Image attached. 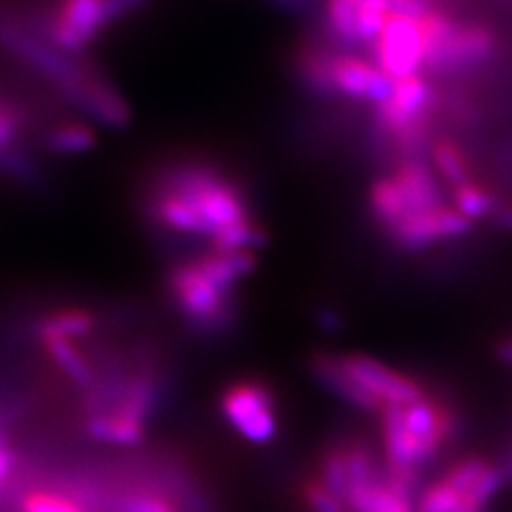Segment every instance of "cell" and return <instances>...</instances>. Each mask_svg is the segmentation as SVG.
<instances>
[{
  "mask_svg": "<svg viewBox=\"0 0 512 512\" xmlns=\"http://www.w3.org/2000/svg\"><path fill=\"white\" fill-rule=\"evenodd\" d=\"M301 498L310 512H348L346 504L331 493L318 478H308L301 487Z\"/></svg>",
  "mask_w": 512,
  "mask_h": 512,
  "instance_id": "obj_19",
  "label": "cell"
},
{
  "mask_svg": "<svg viewBox=\"0 0 512 512\" xmlns=\"http://www.w3.org/2000/svg\"><path fill=\"white\" fill-rule=\"evenodd\" d=\"M427 18V15H425ZM425 18L391 15L378 35L367 58L387 75L391 82L425 73L427 30Z\"/></svg>",
  "mask_w": 512,
  "mask_h": 512,
  "instance_id": "obj_3",
  "label": "cell"
},
{
  "mask_svg": "<svg viewBox=\"0 0 512 512\" xmlns=\"http://www.w3.org/2000/svg\"><path fill=\"white\" fill-rule=\"evenodd\" d=\"M96 327V318L82 308H67L58 310L43 316L37 323V335L39 340L50 338H82V335H90Z\"/></svg>",
  "mask_w": 512,
  "mask_h": 512,
  "instance_id": "obj_13",
  "label": "cell"
},
{
  "mask_svg": "<svg viewBox=\"0 0 512 512\" xmlns=\"http://www.w3.org/2000/svg\"><path fill=\"white\" fill-rule=\"evenodd\" d=\"M116 508L118 512H178L167 495H158L150 489H137L120 495Z\"/></svg>",
  "mask_w": 512,
  "mask_h": 512,
  "instance_id": "obj_17",
  "label": "cell"
},
{
  "mask_svg": "<svg viewBox=\"0 0 512 512\" xmlns=\"http://www.w3.org/2000/svg\"><path fill=\"white\" fill-rule=\"evenodd\" d=\"M84 427L92 440L103 444L133 446L146 438V423L116 412H88Z\"/></svg>",
  "mask_w": 512,
  "mask_h": 512,
  "instance_id": "obj_9",
  "label": "cell"
},
{
  "mask_svg": "<svg viewBox=\"0 0 512 512\" xmlns=\"http://www.w3.org/2000/svg\"><path fill=\"white\" fill-rule=\"evenodd\" d=\"M22 512H86L84 506L64 491L35 489L22 498Z\"/></svg>",
  "mask_w": 512,
  "mask_h": 512,
  "instance_id": "obj_16",
  "label": "cell"
},
{
  "mask_svg": "<svg viewBox=\"0 0 512 512\" xmlns=\"http://www.w3.org/2000/svg\"><path fill=\"white\" fill-rule=\"evenodd\" d=\"M220 410L239 436L252 444L274 440L278 429L276 399L261 380H239L224 389Z\"/></svg>",
  "mask_w": 512,
  "mask_h": 512,
  "instance_id": "obj_4",
  "label": "cell"
},
{
  "mask_svg": "<svg viewBox=\"0 0 512 512\" xmlns=\"http://www.w3.org/2000/svg\"><path fill=\"white\" fill-rule=\"evenodd\" d=\"M384 461L416 468L436 459L459 434V416L444 399L423 393L404 406H382Z\"/></svg>",
  "mask_w": 512,
  "mask_h": 512,
  "instance_id": "obj_1",
  "label": "cell"
},
{
  "mask_svg": "<svg viewBox=\"0 0 512 512\" xmlns=\"http://www.w3.org/2000/svg\"><path fill=\"white\" fill-rule=\"evenodd\" d=\"M344 372L355 380L363 391L376 397L382 406H404L414 402L423 395L421 384L414 378L393 370V367L380 363L378 359H372L367 355H338Z\"/></svg>",
  "mask_w": 512,
  "mask_h": 512,
  "instance_id": "obj_7",
  "label": "cell"
},
{
  "mask_svg": "<svg viewBox=\"0 0 512 512\" xmlns=\"http://www.w3.org/2000/svg\"><path fill=\"white\" fill-rule=\"evenodd\" d=\"M463 493L457 491L446 478H438L431 483L421 498L414 504V512H461Z\"/></svg>",
  "mask_w": 512,
  "mask_h": 512,
  "instance_id": "obj_15",
  "label": "cell"
},
{
  "mask_svg": "<svg viewBox=\"0 0 512 512\" xmlns=\"http://www.w3.org/2000/svg\"><path fill=\"white\" fill-rule=\"evenodd\" d=\"M489 463L491 461H487L483 457L472 455V457H466V459L453 463V466L446 470V474L442 478H446L457 491L466 495L478 483V478L483 476V472L489 468Z\"/></svg>",
  "mask_w": 512,
  "mask_h": 512,
  "instance_id": "obj_18",
  "label": "cell"
},
{
  "mask_svg": "<svg viewBox=\"0 0 512 512\" xmlns=\"http://www.w3.org/2000/svg\"><path fill=\"white\" fill-rule=\"evenodd\" d=\"M41 344L47 355H50V359L56 363L58 370L67 376L77 389L90 393L96 384H99L92 363L73 340L50 338V340H41Z\"/></svg>",
  "mask_w": 512,
  "mask_h": 512,
  "instance_id": "obj_10",
  "label": "cell"
},
{
  "mask_svg": "<svg viewBox=\"0 0 512 512\" xmlns=\"http://www.w3.org/2000/svg\"><path fill=\"white\" fill-rule=\"evenodd\" d=\"M314 376L325 384V387L333 393H338L344 402L355 406L363 412H380L382 404L376 397H372L367 391H363L359 384L352 380L338 359V355H329V352H318L310 361Z\"/></svg>",
  "mask_w": 512,
  "mask_h": 512,
  "instance_id": "obj_8",
  "label": "cell"
},
{
  "mask_svg": "<svg viewBox=\"0 0 512 512\" xmlns=\"http://www.w3.org/2000/svg\"><path fill=\"white\" fill-rule=\"evenodd\" d=\"M173 306L190 325L203 329H222L233 320L235 291L220 286L203 271L197 259L173 265L167 276Z\"/></svg>",
  "mask_w": 512,
  "mask_h": 512,
  "instance_id": "obj_2",
  "label": "cell"
},
{
  "mask_svg": "<svg viewBox=\"0 0 512 512\" xmlns=\"http://www.w3.org/2000/svg\"><path fill=\"white\" fill-rule=\"evenodd\" d=\"M491 222L498 224V227H502V229L512 231V195H510V197H504V199L500 201L498 210H495Z\"/></svg>",
  "mask_w": 512,
  "mask_h": 512,
  "instance_id": "obj_20",
  "label": "cell"
},
{
  "mask_svg": "<svg viewBox=\"0 0 512 512\" xmlns=\"http://www.w3.org/2000/svg\"><path fill=\"white\" fill-rule=\"evenodd\" d=\"M0 173L26 188H41L45 184L43 167L39 165L37 156L22 141L13 143L11 148L0 154Z\"/></svg>",
  "mask_w": 512,
  "mask_h": 512,
  "instance_id": "obj_14",
  "label": "cell"
},
{
  "mask_svg": "<svg viewBox=\"0 0 512 512\" xmlns=\"http://www.w3.org/2000/svg\"><path fill=\"white\" fill-rule=\"evenodd\" d=\"M43 146L54 154H82L96 143V133L88 122L58 120L43 137Z\"/></svg>",
  "mask_w": 512,
  "mask_h": 512,
  "instance_id": "obj_12",
  "label": "cell"
},
{
  "mask_svg": "<svg viewBox=\"0 0 512 512\" xmlns=\"http://www.w3.org/2000/svg\"><path fill=\"white\" fill-rule=\"evenodd\" d=\"M331 88L333 101L374 109L389 99L393 82L367 56L338 50L331 64Z\"/></svg>",
  "mask_w": 512,
  "mask_h": 512,
  "instance_id": "obj_6",
  "label": "cell"
},
{
  "mask_svg": "<svg viewBox=\"0 0 512 512\" xmlns=\"http://www.w3.org/2000/svg\"><path fill=\"white\" fill-rule=\"evenodd\" d=\"M54 7L58 18L77 30L79 35H84L90 43L111 24L105 0H58Z\"/></svg>",
  "mask_w": 512,
  "mask_h": 512,
  "instance_id": "obj_11",
  "label": "cell"
},
{
  "mask_svg": "<svg viewBox=\"0 0 512 512\" xmlns=\"http://www.w3.org/2000/svg\"><path fill=\"white\" fill-rule=\"evenodd\" d=\"M472 227L474 222L470 218L457 212L451 203H442L399 222L389 233H384V237L397 250L423 252L438 244L466 237Z\"/></svg>",
  "mask_w": 512,
  "mask_h": 512,
  "instance_id": "obj_5",
  "label": "cell"
}]
</instances>
